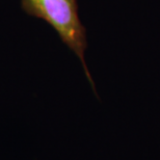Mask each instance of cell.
<instances>
[{
	"instance_id": "cell-1",
	"label": "cell",
	"mask_w": 160,
	"mask_h": 160,
	"mask_svg": "<svg viewBox=\"0 0 160 160\" xmlns=\"http://www.w3.org/2000/svg\"><path fill=\"white\" fill-rule=\"evenodd\" d=\"M21 6L27 15L46 21L56 31L63 44L78 56L86 77L95 89L84 59L86 33L79 19L77 0H22Z\"/></svg>"
}]
</instances>
